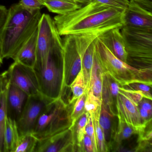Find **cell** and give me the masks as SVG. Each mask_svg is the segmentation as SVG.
<instances>
[{"label":"cell","instance_id":"6da1fadb","mask_svg":"<svg viewBox=\"0 0 152 152\" xmlns=\"http://www.w3.org/2000/svg\"><path fill=\"white\" fill-rule=\"evenodd\" d=\"M124 10L91 1L74 11L56 16L54 21L60 36L87 33L100 35L123 27Z\"/></svg>","mask_w":152,"mask_h":152},{"label":"cell","instance_id":"7a4b0ae2","mask_svg":"<svg viewBox=\"0 0 152 152\" xmlns=\"http://www.w3.org/2000/svg\"><path fill=\"white\" fill-rule=\"evenodd\" d=\"M41 16L40 10L31 12L19 3L10 7L0 32V50L3 59H13L38 28Z\"/></svg>","mask_w":152,"mask_h":152},{"label":"cell","instance_id":"3957f363","mask_svg":"<svg viewBox=\"0 0 152 152\" xmlns=\"http://www.w3.org/2000/svg\"><path fill=\"white\" fill-rule=\"evenodd\" d=\"M94 56L103 72L108 74L120 86L133 82L152 83V70L138 69L122 61L110 51L99 37Z\"/></svg>","mask_w":152,"mask_h":152},{"label":"cell","instance_id":"277c9868","mask_svg":"<svg viewBox=\"0 0 152 152\" xmlns=\"http://www.w3.org/2000/svg\"><path fill=\"white\" fill-rule=\"evenodd\" d=\"M121 31L127 54V64L138 69L152 70V30L123 26Z\"/></svg>","mask_w":152,"mask_h":152},{"label":"cell","instance_id":"5b68a950","mask_svg":"<svg viewBox=\"0 0 152 152\" xmlns=\"http://www.w3.org/2000/svg\"><path fill=\"white\" fill-rule=\"evenodd\" d=\"M88 33L65 35L62 39V81L60 97L81 69L82 58Z\"/></svg>","mask_w":152,"mask_h":152},{"label":"cell","instance_id":"8992f818","mask_svg":"<svg viewBox=\"0 0 152 152\" xmlns=\"http://www.w3.org/2000/svg\"><path fill=\"white\" fill-rule=\"evenodd\" d=\"M67 109V105L61 97L51 101L41 114L32 134L37 139H42L70 127Z\"/></svg>","mask_w":152,"mask_h":152},{"label":"cell","instance_id":"52a82bcc","mask_svg":"<svg viewBox=\"0 0 152 152\" xmlns=\"http://www.w3.org/2000/svg\"><path fill=\"white\" fill-rule=\"evenodd\" d=\"M38 28L36 60L34 67L36 72L46 67L51 50L63 44L54 20L49 15H42Z\"/></svg>","mask_w":152,"mask_h":152},{"label":"cell","instance_id":"ba28073f","mask_svg":"<svg viewBox=\"0 0 152 152\" xmlns=\"http://www.w3.org/2000/svg\"><path fill=\"white\" fill-rule=\"evenodd\" d=\"M62 49V45L54 48L50 51L46 67L40 72H35L39 81L40 92L51 99L60 97Z\"/></svg>","mask_w":152,"mask_h":152},{"label":"cell","instance_id":"9c48e42d","mask_svg":"<svg viewBox=\"0 0 152 152\" xmlns=\"http://www.w3.org/2000/svg\"><path fill=\"white\" fill-rule=\"evenodd\" d=\"M144 96L136 91L125 89L120 86L116 103L118 120L137 128H144L140 114L138 104Z\"/></svg>","mask_w":152,"mask_h":152},{"label":"cell","instance_id":"30bf717a","mask_svg":"<svg viewBox=\"0 0 152 152\" xmlns=\"http://www.w3.org/2000/svg\"><path fill=\"white\" fill-rule=\"evenodd\" d=\"M53 100L40 92L28 96L23 111L16 121L20 136L32 133L41 114Z\"/></svg>","mask_w":152,"mask_h":152},{"label":"cell","instance_id":"8fae6325","mask_svg":"<svg viewBox=\"0 0 152 152\" xmlns=\"http://www.w3.org/2000/svg\"><path fill=\"white\" fill-rule=\"evenodd\" d=\"M4 73L10 83L21 89L28 96L40 92L38 77L34 68L14 61Z\"/></svg>","mask_w":152,"mask_h":152},{"label":"cell","instance_id":"7c38bea8","mask_svg":"<svg viewBox=\"0 0 152 152\" xmlns=\"http://www.w3.org/2000/svg\"><path fill=\"white\" fill-rule=\"evenodd\" d=\"M74 128H69L50 137L38 140L34 152H64L72 151L75 145Z\"/></svg>","mask_w":152,"mask_h":152},{"label":"cell","instance_id":"4fadbf2b","mask_svg":"<svg viewBox=\"0 0 152 152\" xmlns=\"http://www.w3.org/2000/svg\"><path fill=\"white\" fill-rule=\"evenodd\" d=\"M123 26L152 30V11L143 7L134 0H129L124 10Z\"/></svg>","mask_w":152,"mask_h":152},{"label":"cell","instance_id":"5bb4252c","mask_svg":"<svg viewBox=\"0 0 152 152\" xmlns=\"http://www.w3.org/2000/svg\"><path fill=\"white\" fill-rule=\"evenodd\" d=\"M28 97L24 91L9 82L6 99L7 116L16 121L23 111Z\"/></svg>","mask_w":152,"mask_h":152},{"label":"cell","instance_id":"9a60e30c","mask_svg":"<svg viewBox=\"0 0 152 152\" xmlns=\"http://www.w3.org/2000/svg\"><path fill=\"white\" fill-rule=\"evenodd\" d=\"M120 85L108 74L104 72L101 99L102 104L113 116H117L116 103Z\"/></svg>","mask_w":152,"mask_h":152},{"label":"cell","instance_id":"2e32d148","mask_svg":"<svg viewBox=\"0 0 152 152\" xmlns=\"http://www.w3.org/2000/svg\"><path fill=\"white\" fill-rule=\"evenodd\" d=\"M121 29H112L98 37L116 57L127 63V54Z\"/></svg>","mask_w":152,"mask_h":152},{"label":"cell","instance_id":"e0dca14e","mask_svg":"<svg viewBox=\"0 0 152 152\" xmlns=\"http://www.w3.org/2000/svg\"><path fill=\"white\" fill-rule=\"evenodd\" d=\"M38 28L17 53L13 58L14 61L29 67H34L36 60Z\"/></svg>","mask_w":152,"mask_h":152},{"label":"cell","instance_id":"ac0fdd59","mask_svg":"<svg viewBox=\"0 0 152 152\" xmlns=\"http://www.w3.org/2000/svg\"><path fill=\"white\" fill-rule=\"evenodd\" d=\"M9 81L5 73L0 75V152H4L5 121L7 116V93Z\"/></svg>","mask_w":152,"mask_h":152},{"label":"cell","instance_id":"d6986e66","mask_svg":"<svg viewBox=\"0 0 152 152\" xmlns=\"http://www.w3.org/2000/svg\"><path fill=\"white\" fill-rule=\"evenodd\" d=\"M19 137L16 121L7 116L4 130V152H15Z\"/></svg>","mask_w":152,"mask_h":152},{"label":"cell","instance_id":"ffe728a7","mask_svg":"<svg viewBox=\"0 0 152 152\" xmlns=\"http://www.w3.org/2000/svg\"><path fill=\"white\" fill-rule=\"evenodd\" d=\"M42 1L44 7L50 12L58 15L67 14L82 6L74 0H42Z\"/></svg>","mask_w":152,"mask_h":152},{"label":"cell","instance_id":"44dd1931","mask_svg":"<svg viewBox=\"0 0 152 152\" xmlns=\"http://www.w3.org/2000/svg\"><path fill=\"white\" fill-rule=\"evenodd\" d=\"M103 75L104 72L94 56L93 66L91 74L89 87L88 90H91L94 95L99 98L101 100Z\"/></svg>","mask_w":152,"mask_h":152},{"label":"cell","instance_id":"7402d4cb","mask_svg":"<svg viewBox=\"0 0 152 152\" xmlns=\"http://www.w3.org/2000/svg\"><path fill=\"white\" fill-rule=\"evenodd\" d=\"M146 127V126L144 128H137L118 120V126L114 136L113 140L116 143L120 144L133 135L141 134Z\"/></svg>","mask_w":152,"mask_h":152},{"label":"cell","instance_id":"603a6c76","mask_svg":"<svg viewBox=\"0 0 152 152\" xmlns=\"http://www.w3.org/2000/svg\"><path fill=\"white\" fill-rule=\"evenodd\" d=\"M113 117L114 116L109 113L106 107L102 104L99 122L103 131L108 148L109 146L111 145V141L113 137V133H114L113 129L112 126Z\"/></svg>","mask_w":152,"mask_h":152},{"label":"cell","instance_id":"cb8c5ba5","mask_svg":"<svg viewBox=\"0 0 152 152\" xmlns=\"http://www.w3.org/2000/svg\"><path fill=\"white\" fill-rule=\"evenodd\" d=\"M102 104L101 99L88 90L85 100V110L92 119L99 120Z\"/></svg>","mask_w":152,"mask_h":152},{"label":"cell","instance_id":"d4e9b609","mask_svg":"<svg viewBox=\"0 0 152 152\" xmlns=\"http://www.w3.org/2000/svg\"><path fill=\"white\" fill-rule=\"evenodd\" d=\"M38 140L31 133L20 136L15 152H34Z\"/></svg>","mask_w":152,"mask_h":152},{"label":"cell","instance_id":"484cf974","mask_svg":"<svg viewBox=\"0 0 152 152\" xmlns=\"http://www.w3.org/2000/svg\"><path fill=\"white\" fill-rule=\"evenodd\" d=\"M69 87L71 88L72 94V96L70 101V104H72L76 101L77 99L84 94L85 91H87L81 70L74 79Z\"/></svg>","mask_w":152,"mask_h":152},{"label":"cell","instance_id":"4316f807","mask_svg":"<svg viewBox=\"0 0 152 152\" xmlns=\"http://www.w3.org/2000/svg\"><path fill=\"white\" fill-rule=\"evenodd\" d=\"M152 83L137 81L130 83L121 87L125 89L140 93L144 98L152 100Z\"/></svg>","mask_w":152,"mask_h":152},{"label":"cell","instance_id":"83f0119b","mask_svg":"<svg viewBox=\"0 0 152 152\" xmlns=\"http://www.w3.org/2000/svg\"><path fill=\"white\" fill-rule=\"evenodd\" d=\"M88 91L87 90L81 96L76 100L73 109L70 114L71 128H74L78 120L85 112V102Z\"/></svg>","mask_w":152,"mask_h":152},{"label":"cell","instance_id":"f1b7e54d","mask_svg":"<svg viewBox=\"0 0 152 152\" xmlns=\"http://www.w3.org/2000/svg\"><path fill=\"white\" fill-rule=\"evenodd\" d=\"M89 114L85 111L77 121L76 127V139L79 149H82V142L86 133V127L88 122Z\"/></svg>","mask_w":152,"mask_h":152},{"label":"cell","instance_id":"f546056e","mask_svg":"<svg viewBox=\"0 0 152 152\" xmlns=\"http://www.w3.org/2000/svg\"><path fill=\"white\" fill-rule=\"evenodd\" d=\"M92 121L96 140L98 152H107L108 151V146L107 145L103 131L99 125V120L92 119Z\"/></svg>","mask_w":152,"mask_h":152},{"label":"cell","instance_id":"4dcf8cb0","mask_svg":"<svg viewBox=\"0 0 152 152\" xmlns=\"http://www.w3.org/2000/svg\"><path fill=\"white\" fill-rule=\"evenodd\" d=\"M19 3L24 9L31 12L41 10L44 7L42 0H20Z\"/></svg>","mask_w":152,"mask_h":152},{"label":"cell","instance_id":"1f68e13d","mask_svg":"<svg viewBox=\"0 0 152 152\" xmlns=\"http://www.w3.org/2000/svg\"><path fill=\"white\" fill-rule=\"evenodd\" d=\"M86 133L90 137L92 141L94 152H98L97 145L93 121L89 114L88 117V122L86 127Z\"/></svg>","mask_w":152,"mask_h":152},{"label":"cell","instance_id":"d6a6232c","mask_svg":"<svg viewBox=\"0 0 152 152\" xmlns=\"http://www.w3.org/2000/svg\"><path fill=\"white\" fill-rule=\"evenodd\" d=\"M108 6L125 10L129 3V0H93Z\"/></svg>","mask_w":152,"mask_h":152},{"label":"cell","instance_id":"836d02e7","mask_svg":"<svg viewBox=\"0 0 152 152\" xmlns=\"http://www.w3.org/2000/svg\"><path fill=\"white\" fill-rule=\"evenodd\" d=\"M82 149L87 152H94L93 144L90 137L85 133L82 142Z\"/></svg>","mask_w":152,"mask_h":152},{"label":"cell","instance_id":"e575fe53","mask_svg":"<svg viewBox=\"0 0 152 152\" xmlns=\"http://www.w3.org/2000/svg\"><path fill=\"white\" fill-rule=\"evenodd\" d=\"M138 107L139 108H142L146 110L150 113H152V100L143 98L139 103Z\"/></svg>","mask_w":152,"mask_h":152},{"label":"cell","instance_id":"d590c367","mask_svg":"<svg viewBox=\"0 0 152 152\" xmlns=\"http://www.w3.org/2000/svg\"><path fill=\"white\" fill-rule=\"evenodd\" d=\"M8 10L4 6H0V32L1 31L7 16Z\"/></svg>","mask_w":152,"mask_h":152},{"label":"cell","instance_id":"8d00e7d4","mask_svg":"<svg viewBox=\"0 0 152 152\" xmlns=\"http://www.w3.org/2000/svg\"><path fill=\"white\" fill-rule=\"evenodd\" d=\"M74 1H76L81 5H83L89 3L93 0H74Z\"/></svg>","mask_w":152,"mask_h":152},{"label":"cell","instance_id":"74e56055","mask_svg":"<svg viewBox=\"0 0 152 152\" xmlns=\"http://www.w3.org/2000/svg\"><path fill=\"white\" fill-rule=\"evenodd\" d=\"M3 58H2V56H1V50H0V66L1 64H2V62H3Z\"/></svg>","mask_w":152,"mask_h":152}]
</instances>
